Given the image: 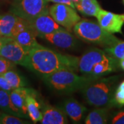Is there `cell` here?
<instances>
[{
	"mask_svg": "<svg viewBox=\"0 0 124 124\" xmlns=\"http://www.w3.org/2000/svg\"><path fill=\"white\" fill-rule=\"evenodd\" d=\"M115 106L119 107L124 106V80L120 83L114 93Z\"/></svg>",
	"mask_w": 124,
	"mask_h": 124,
	"instance_id": "obj_25",
	"label": "cell"
},
{
	"mask_svg": "<svg viewBox=\"0 0 124 124\" xmlns=\"http://www.w3.org/2000/svg\"><path fill=\"white\" fill-rule=\"evenodd\" d=\"M48 2L46 0H14L10 13L28 22L48 10Z\"/></svg>",
	"mask_w": 124,
	"mask_h": 124,
	"instance_id": "obj_5",
	"label": "cell"
},
{
	"mask_svg": "<svg viewBox=\"0 0 124 124\" xmlns=\"http://www.w3.org/2000/svg\"><path fill=\"white\" fill-rule=\"evenodd\" d=\"M123 1H124V0H123Z\"/></svg>",
	"mask_w": 124,
	"mask_h": 124,
	"instance_id": "obj_34",
	"label": "cell"
},
{
	"mask_svg": "<svg viewBox=\"0 0 124 124\" xmlns=\"http://www.w3.org/2000/svg\"><path fill=\"white\" fill-rule=\"evenodd\" d=\"M28 23L37 37H39L62 28V26L50 16L49 10L28 21Z\"/></svg>",
	"mask_w": 124,
	"mask_h": 124,
	"instance_id": "obj_8",
	"label": "cell"
},
{
	"mask_svg": "<svg viewBox=\"0 0 124 124\" xmlns=\"http://www.w3.org/2000/svg\"><path fill=\"white\" fill-rule=\"evenodd\" d=\"M0 109L4 112L22 118H28L15 106L10 97V93L0 89Z\"/></svg>",
	"mask_w": 124,
	"mask_h": 124,
	"instance_id": "obj_19",
	"label": "cell"
},
{
	"mask_svg": "<svg viewBox=\"0 0 124 124\" xmlns=\"http://www.w3.org/2000/svg\"><path fill=\"white\" fill-rule=\"evenodd\" d=\"M49 13L59 25L71 31L81 17L75 9L70 6L55 4L49 8Z\"/></svg>",
	"mask_w": 124,
	"mask_h": 124,
	"instance_id": "obj_6",
	"label": "cell"
},
{
	"mask_svg": "<svg viewBox=\"0 0 124 124\" xmlns=\"http://www.w3.org/2000/svg\"><path fill=\"white\" fill-rule=\"evenodd\" d=\"M119 63L120 68L123 70H124V59H119Z\"/></svg>",
	"mask_w": 124,
	"mask_h": 124,
	"instance_id": "obj_31",
	"label": "cell"
},
{
	"mask_svg": "<svg viewBox=\"0 0 124 124\" xmlns=\"http://www.w3.org/2000/svg\"><path fill=\"white\" fill-rule=\"evenodd\" d=\"M122 18H123V19H124V15H122Z\"/></svg>",
	"mask_w": 124,
	"mask_h": 124,
	"instance_id": "obj_33",
	"label": "cell"
},
{
	"mask_svg": "<svg viewBox=\"0 0 124 124\" xmlns=\"http://www.w3.org/2000/svg\"><path fill=\"white\" fill-rule=\"evenodd\" d=\"M21 17L9 13L0 15V36L12 38L14 29Z\"/></svg>",
	"mask_w": 124,
	"mask_h": 124,
	"instance_id": "obj_16",
	"label": "cell"
},
{
	"mask_svg": "<svg viewBox=\"0 0 124 124\" xmlns=\"http://www.w3.org/2000/svg\"><path fill=\"white\" fill-rule=\"evenodd\" d=\"M81 1V0H72V1L73 2V4H75V5L78 4Z\"/></svg>",
	"mask_w": 124,
	"mask_h": 124,
	"instance_id": "obj_32",
	"label": "cell"
},
{
	"mask_svg": "<svg viewBox=\"0 0 124 124\" xmlns=\"http://www.w3.org/2000/svg\"><path fill=\"white\" fill-rule=\"evenodd\" d=\"M79 58L63 54L38 44L29 51L28 68L42 75L55 71L69 70L77 71Z\"/></svg>",
	"mask_w": 124,
	"mask_h": 124,
	"instance_id": "obj_1",
	"label": "cell"
},
{
	"mask_svg": "<svg viewBox=\"0 0 124 124\" xmlns=\"http://www.w3.org/2000/svg\"><path fill=\"white\" fill-rule=\"evenodd\" d=\"M43 116L40 121L42 124H66L68 123L66 114L63 110L46 106L42 112Z\"/></svg>",
	"mask_w": 124,
	"mask_h": 124,
	"instance_id": "obj_12",
	"label": "cell"
},
{
	"mask_svg": "<svg viewBox=\"0 0 124 124\" xmlns=\"http://www.w3.org/2000/svg\"><path fill=\"white\" fill-rule=\"evenodd\" d=\"M43 38L52 44L63 49L72 48L77 44V39L67 29L60 28L52 33L42 36Z\"/></svg>",
	"mask_w": 124,
	"mask_h": 124,
	"instance_id": "obj_11",
	"label": "cell"
},
{
	"mask_svg": "<svg viewBox=\"0 0 124 124\" xmlns=\"http://www.w3.org/2000/svg\"><path fill=\"white\" fill-rule=\"evenodd\" d=\"M96 17L99 26L109 33L123 34L122 27L124 21L122 18V15L113 13L101 9Z\"/></svg>",
	"mask_w": 124,
	"mask_h": 124,
	"instance_id": "obj_10",
	"label": "cell"
},
{
	"mask_svg": "<svg viewBox=\"0 0 124 124\" xmlns=\"http://www.w3.org/2000/svg\"><path fill=\"white\" fill-rule=\"evenodd\" d=\"M15 66V63L0 55V75H4L7 71L14 70L16 68Z\"/></svg>",
	"mask_w": 124,
	"mask_h": 124,
	"instance_id": "obj_26",
	"label": "cell"
},
{
	"mask_svg": "<svg viewBox=\"0 0 124 124\" xmlns=\"http://www.w3.org/2000/svg\"><path fill=\"white\" fill-rule=\"evenodd\" d=\"M110 57L105 50L97 48L90 49L79 59V71L84 75L90 76L93 68L97 63Z\"/></svg>",
	"mask_w": 124,
	"mask_h": 124,
	"instance_id": "obj_9",
	"label": "cell"
},
{
	"mask_svg": "<svg viewBox=\"0 0 124 124\" xmlns=\"http://www.w3.org/2000/svg\"><path fill=\"white\" fill-rule=\"evenodd\" d=\"M119 79V76L95 77L81 90L85 101L97 108L115 106V87Z\"/></svg>",
	"mask_w": 124,
	"mask_h": 124,
	"instance_id": "obj_2",
	"label": "cell"
},
{
	"mask_svg": "<svg viewBox=\"0 0 124 124\" xmlns=\"http://www.w3.org/2000/svg\"><path fill=\"white\" fill-rule=\"evenodd\" d=\"M0 89L5 90L6 92H8V93H10L13 90L8 83V81L3 75H0Z\"/></svg>",
	"mask_w": 124,
	"mask_h": 124,
	"instance_id": "obj_28",
	"label": "cell"
},
{
	"mask_svg": "<svg viewBox=\"0 0 124 124\" xmlns=\"http://www.w3.org/2000/svg\"><path fill=\"white\" fill-rule=\"evenodd\" d=\"M108 111L107 108L97 107V108L91 111L87 115L85 124H105L108 123Z\"/></svg>",
	"mask_w": 124,
	"mask_h": 124,
	"instance_id": "obj_21",
	"label": "cell"
},
{
	"mask_svg": "<svg viewBox=\"0 0 124 124\" xmlns=\"http://www.w3.org/2000/svg\"><path fill=\"white\" fill-rule=\"evenodd\" d=\"M75 8L84 15L96 17L101 8L97 0H81Z\"/></svg>",
	"mask_w": 124,
	"mask_h": 124,
	"instance_id": "obj_20",
	"label": "cell"
},
{
	"mask_svg": "<svg viewBox=\"0 0 124 124\" xmlns=\"http://www.w3.org/2000/svg\"><path fill=\"white\" fill-rule=\"evenodd\" d=\"M30 124L17 116L7 114L6 112L0 113V124Z\"/></svg>",
	"mask_w": 124,
	"mask_h": 124,
	"instance_id": "obj_24",
	"label": "cell"
},
{
	"mask_svg": "<svg viewBox=\"0 0 124 124\" xmlns=\"http://www.w3.org/2000/svg\"><path fill=\"white\" fill-rule=\"evenodd\" d=\"M97 77L79 76L74 71L61 70L43 75L45 83L57 92L70 93L80 90Z\"/></svg>",
	"mask_w": 124,
	"mask_h": 124,
	"instance_id": "obj_3",
	"label": "cell"
},
{
	"mask_svg": "<svg viewBox=\"0 0 124 124\" xmlns=\"http://www.w3.org/2000/svg\"><path fill=\"white\" fill-rule=\"evenodd\" d=\"M26 102L28 115L31 121L35 124L40 121L42 119L43 113L41 111L39 103L36 99L35 94L32 93L31 90L27 95Z\"/></svg>",
	"mask_w": 124,
	"mask_h": 124,
	"instance_id": "obj_17",
	"label": "cell"
},
{
	"mask_svg": "<svg viewBox=\"0 0 124 124\" xmlns=\"http://www.w3.org/2000/svg\"><path fill=\"white\" fill-rule=\"evenodd\" d=\"M46 1H50V2H53V3H55V4H62L68 5L71 7L75 8V4H73L72 0H46Z\"/></svg>",
	"mask_w": 124,
	"mask_h": 124,
	"instance_id": "obj_29",
	"label": "cell"
},
{
	"mask_svg": "<svg viewBox=\"0 0 124 124\" xmlns=\"http://www.w3.org/2000/svg\"><path fill=\"white\" fill-rule=\"evenodd\" d=\"M63 110L75 123L80 121L87 108L74 99H68L63 103Z\"/></svg>",
	"mask_w": 124,
	"mask_h": 124,
	"instance_id": "obj_15",
	"label": "cell"
},
{
	"mask_svg": "<svg viewBox=\"0 0 124 124\" xmlns=\"http://www.w3.org/2000/svg\"><path fill=\"white\" fill-rule=\"evenodd\" d=\"M36 37L35 33L31 29L28 23L26 26L14 36L13 39L28 51H30L33 47L39 44L36 39Z\"/></svg>",
	"mask_w": 124,
	"mask_h": 124,
	"instance_id": "obj_14",
	"label": "cell"
},
{
	"mask_svg": "<svg viewBox=\"0 0 124 124\" xmlns=\"http://www.w3.org/2000/svg\"><path fill=\"white\" fill-rule=\"evenodd\" d=\"M3 75L4 76L5 78L8 81V83L11 85L13 89L24 87L26 84L23 80L22 77L14 70L7 71Z\"/></svg>",
	"mask_w": 124,
	"mask_h": 124,
	"instance_id": "obj_22",
	"label": "cell"
},
{
	"mask_svg": "<svg viewBox=\"0 0 124 124\" xmlns=\"http://www.w3.org/2000/svg\"><path fill=\"white\" fill-rule=\"evenodd\" d=\"M31 89L26 88L24 87H21L18 88L13 89L10 93V97L12 102L15 106L19 110L26 116L28 118L29 116L28 115L26 108V97Z\"/></svg>",
	"mask_w": 124,
	"mask_h": 124,
	"instance_id": "obj_18",
	"label": "cell"
},
{
	"mask_svg": "<svg viewBox=\"0 0 124 124\" xmlns=\"http://www.w3.org/2000/svg\"><path fill=\"white\" fill-rule=\"evenodd\" d=\"M110 123L112 124H124V109L116 112L112 116Z\"/></svg>",
	"mask_w": 124,
	"mask_h": 124,
	"instance_id": "obj_27",
	"label": "cell"
},
{
	"mask_svg": "<svg viewBox=\"0 0 124 124\" xmlns=\"http://www.w3.org/2000/svg\"><path fill=\"white\" fill-rule=\"evenodd\" d=\"M0 55L16 65H20L28 68L29 51L19 44L13 38H9L2 46L0 50Z\"/></svg>",
	"mask_w": 124,
	"mask_h": 124,
	"instance_id": "obj_7",
	"label": "cell"
},
{
	"mask_svg": "<svg viewBox=\"0 0 124 124\" xmlns=\"http://www.w3.org/2000/svg\"><path fill=\"white\" fill-rule=\"evenodd\" d=\"M73 31L81 40L104 48L111 47L120 41L113 34L103 29L98 23L86 19H80L73 27Z\"/></svg>",
	"mask_w": 124,
	"mask_h": 124,
	"instance_id": "obj_4",
	"label": "cell"
},
{
	"mask_svg": "<svg viewBox=\"0 0 124 124\" xmlns=\"http://www.w3.org/2000/svg\"><path fill=\"white\" fill-rule=\"evenodd\" d=\"M107 53L117 59H124V41L120 40L114 46L104 48Z\"/></svg>",
	"mask_w": 124,
	"mask_h": 124,
	"instance_id": "obj_23",
	"label": "cell"
},
{
	"mask_svg": "<svg viewBox=\"0 0 124 124\" xmlns=\"http://www.w3.org/2000/svg\"><path fill=\"white\" fill-rule=\"evenodd\" d=\"M120 68L119 59L111 56L110 57L99 62L93 67L90 76L93 77H103L111 72L116 71Z\"/></svg>",
	"mask_w": 124,
	"mask_h": 124,
	"instance_id": "obj_13",
	"label": "cell"
},
{
	"mask_svg": "<svg viewBox=\"0 0 124 124\" xmlns=\"http://www.w3.org/2000/svg\"><path fill=\"white\" fill-rule=\"evenodd\" d=\"M9 38L10 37H1L0 36V50L2 48V46H4L5 43L9 39Z\"/></svg>",
	"mask_w": 124,
	"mask_h": 124,
	"instance_id": "obj_30",
	"label": "cell"
}]
</instances>
